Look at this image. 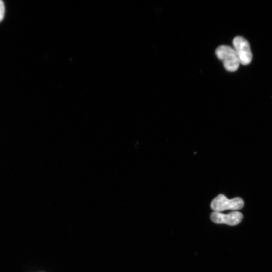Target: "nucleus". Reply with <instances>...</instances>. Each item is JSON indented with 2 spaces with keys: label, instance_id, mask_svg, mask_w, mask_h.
<instances>
[{
  "label": "nucleus",
  "instance_id": "f03ea898",
  "mask_svg": "<svg viewBox=\"0 0 272 272\" xmlns=\"http://www.w3.org/2000/svg\"><path fill=\"white\" fill-rule=\"evenodd\" d=\"M244 206V201L237 197L228 199L225 195L220 194L215 198L211 203V208L216 213H221L226 210H239Z\"/></svg>",
  "mask_w": 272,
  "mask_h": 272
},
{
  "label": "nucleus",
  "instance_id": "20e7f679",
  "mask_svg": "<svg viewBox=\"0 0 272 272\" xmlns=\"http://www.w3.org/2000/svg\"><path fill=\"white\" fill-rule=\"evenodd\" d=\"M244 216L239 211H232L228 214L214 212L210 216L212 221L216 224H225L229 226L239 224L243 219Z\"/></svg>",
  "mask_w": 272,
  "mask_h": 272
},
{
  "label": "nucleus",
  "instance_id": "7ed1b4c3",
  "mask_svg": "<svg viewBox=\"0 0 272 272\" xmlns=\"http://www.w3.org/2000/svg\"><path fill=\"white\" fill-rule=\"evenodd\" d=\"M233 45L240 64L249 65L252 62L253 55L248 41L243 37L238 36L234 39Z\"/></svg>",
  "mask_w": 272,
  "mask_h": 272
},
{
  "label": "nucleus",
  "instance_id": "39448f33",
  "mask_svg": "<svg viewBox=\"0 0 272 272\" xmlns=\"http://www.w3.org/2000/svg\"><path fill=\"white\" fill-rule=\"evenodd\" d=\"M5 14V6L4 2L0 0V22L4 19Z\"/></svg>",
  "mask_w": 272,
  "mask_h": 272
},
{
  "label": "nucleus",
  "instance_id": "f257e3e1",
  "mask_svg": "<svg viewBox=\"0 0 272 272\" xmlns=\"http://www.w3.org/2000/svg\"><path fill=\"white\" fill-rule=\"evenodd\" d=\"M216 54L222 60L228 71L234 72L239 68L240 64L239 59L233 48L227 45L220 46L216 49Z\"/></svg>",
  "mask_w": 272,
  "mask_h": 272
}]
</instances>
